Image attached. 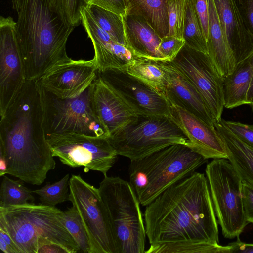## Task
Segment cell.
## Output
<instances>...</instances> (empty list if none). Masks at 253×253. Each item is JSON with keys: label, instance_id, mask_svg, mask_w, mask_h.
Wrapping results in <instances>:
<instances>
[{"label": "cell", "instance_id": "6da1fadb", "mask_svg": "<svg viewBox=\"0 0 253 253\" xmlns=\"http://www.w3.org/2000/svg\"><path fill=\"white\" fill-rule=\"evenodd\" d=\"M150 244L187 242L218 244V221L206 176L196 171L145 206Z\"/></svg>", "mask_w": 253, "mask_h": 253}, {"label": "cell", "instance_id": "7a4b0ae2", "mask_svg": "<svg viewBox=\"0 0 253 253\" xmlns=\"http://www.w3.org/2000/svg\"><path fill=\"white\" fill-rule=\"evenodd\" d=\"M0 153L6 174L27 183L40 185L55 161L47 141L42 87L39 80H26L0 121Z\"/></svg>", "mask_w": 253, "mask_h": 253}, {"label": "cell", "instance_id": "3957f363", "mask_svg": "<svg viewBox=\"0 0 253 253\" xmlns=\"http://www.w3.org/2000/svg\"><path fill=\"white\" fill-rule=\"evenodd\" d=\"M17 32L26 80H39L70 60L66 43L74 27L68 26L53 0H23Z\"/></svg>", "mask_w": 253, "mask_h": 253}, {"label": "cell", "instance_id": "277c9868", "mask_svg": "<svg viewBox=\"0 0 253 253\" xmlns=\"http://www.w3.org/2000/svg\"><path fill=\"white\" fill-rule=\"evenodd\" d=\"M0 228L9 234L20 253H49L56 245L67 253L79 252L65 226L64 212L56 207L31 202L0 207Z\"/></svg>", "mask_w": 253, "mask_h": 253}, {"label": "cell", "instance_id": "5b68a950", "mask_svg": "<svg viewBox=\"0 0 253 253\" xmlns=\"http://www.w3.org/2000/svg\"><path fill=\"white\" fill-rule=\"evenodd\" d=\"M207 161L185 145H171L141 159L130 160L129 182L140 204L146 206Z\"/></svg>", "mask_w": 253, "mask_h": 253}, {"label": "cell", "instance_id": "8992f818", "mask_svg": "<svg viewBox=\"0 0 253 253\" xmlns=\"http://www.w3.org/2000/svg\"><path fill=\"white\" fill-rule=\"evenodd\" d=\"M112 226L118 253H144L146 231L140 203L129 182L104 176L98 188Z\"/></svg>", "mask_w": 253, "mask_h": 253}, {"label": "cell", "instance_id": "52a82bcc", "mask_svg": "<svg viewBox=\"0 0 253 253\" xmlns=\"http://www.w3.org/2000/svg\"><path fill=\"white\" fill-rule=\"evenodd\" d=\"M108 139L117 154L130 161L141 159L169 146L188 140L169 116H138Z\"/></svg>", "mask_w": 253, "mask_h": 253}, {"label": "cell", "instance_id": "ba28073f", "mask_svg": "<svg viewBox=\"0 0 253 253\" xmlns=\"http://www.w3.org/2000/svg\"><path fill=\"white\" fill-rule=\"evenodd\" d=\"M92 88L93 83L79 96L62 99L42 87L45 135L75 133L108 138L109 133L94 110Z\"/></svg>", "mask_w": 253, "mask_h": 253}, {"label": "cell", "instance_id": "9c48e42d", "mask_svg": "<svg viewBox=\"0 0 253 253\" xmlns=\"http://www.w3.org/2000/svg\"><path fill=\"white\" fill-rule=\"evenodd\" d=\"M217 221L224 237L239 235L249 223L245 218L242 182L227 159H214L205 169Z\"/></svg>", "mask_w": 253, "mask_h": 253}, {"label": "cell", "instance_id": "30bf717a", "mask_svg": "<svg viewBox=\"0 0 253 253\" xmlns=\"http://www.w3.org/2000/svg\"><path fill=\"white\" fill-rule=\"evenodd\" d=\"M69 181V201L78 212L86 230L90 253H118L108 214L98 188L80 175H72Z\"/></svg>", "mask_w": 253, "mask_h": 253}, {"label": "cell", "instance_id": "8fae6325", "mask_svg": "<svg viewBox=\"0 0 253 253\" xmlns=\"http://www.w3.org/2000/svg\"><path fill=\"white\" fill-rule=\"evenodd\" d=\"M46 138L53 157L71 167H83L85 172L93 170L107 175L118 155L106 138L75 133L51 134Z\"/></svg>", "mask_w": 253, "mask_h": 253}, {"label": "cell", "instance_id": "7c38bea8", "mask_svg": "<svg viewBox=\"0 0 253 253\" xmlns=\"http://www.w3.org/2000/svg\"><path fill=\"white\" fill-rule=\"evenodd\" d=\"M170 62L199 92L216 121L220 122L224 107L223 78L208 54L185 44Z\"/></svg>", "mask_w": 253, "mask_h": 253}, {"label": "cell", "instance_id": "4fadbf2b", "mask_svg": "<svg viewBox=\"0 0 253 253\" xmlns=\"http://www.w3.org/2000/svg\"><path fill=\"white\" fill-rule=\"evenodd\" d=\"M26 78L19 46L17 23L0 18V116L5 114L22 90Z\"/></svg>", "mask_w": 253, "mask_h": 253}, {"label": "cell", "instance_id": "5bb4252c", "mask_svg": "<svg viewBox=\"0 0 253 253\" xmlns=\"http://www.w3.org/2000/svg\"><path fill=\"white\" fill-rule=\"evenodd\" d=\"M98 74L137 115L170 117L167 98L126 70H98Z\"/></svg>", "mask_w": 253, "mask_h": 253}, {"label": "cell", "instance_id": "9a60e30c", "mask_svg": "<svg viewBox=\"0 0 253 253\" xmlns=\"http://www.w3.org/2000/svg\"><path fill=\"white\" fill-rule=\"evenodd\" d=\"M98 69L93 58L70 60L59 64L39 80L42 87L62 99L76 97L94 82Z\"/></svg>", "mask_w": 253, "mask_h": 253}, {"label": "cell", "instance_id": "2e32d148", "mask_svg": "<svg viewBox=\"0 0 253 253\" xmlns=\"http://www.w3.org/2000/svg\"><path fill=\"white\" fill-rule=\"evenodd\" d=\"M170 118L188 140L187 146L206 159H227L224 144L214 126L176 106L170 104Z\"/></svg>", "mask_w": 253, "mask_h": 253}, {"label": "cell", "instance_id": "e0dca14e", "mask_svg": "<svg viewBox=\"0 0 253 253\" xmlns=\"http://www.w3.org/2000/svg\"><path fill=\"white\" fill-rule=\"evenodd\" d=\"M82 24L92 42L98 70H126L139 58L129 48L119 44L93 20L86 6L81 11Z\"/></svg>", "mask_w": 253, "mask_h": 253}, {"label": "cell", "instance_id": "ac0fdd59", "mask_svg": "<svg viewBox=\"0 0 253 253\" xmlns=\"http://www.w3.org/2000/svg\"><path fill=\"white\" fill-rule=\"evenodd\" d=\"M156 61L166 74L165 96L170 104L180 107L208 125L214 126L216 120L196 89L170 61Z\"/></svg>", "mask_w": 253, "mask_h": 253}, {"label": "cell", "instance_id": "d6986e66", "mask_svg": "<svg viewBox=\"0 0 253 253\" xmlns=\"http://www.w3.org/2000/svg\"><path fill=\"white\" fill-rule=\"evenodd\" d=\"M92 100L95 114L110 136L138 116L98 73L93 82Z\"/></svg>", "mask_w": 253, "mask_h": 253}, {"label": "cell", "instance_id": "ffe728a7", "mask_svg": "<svg viewBox=\"0 0 253 253\" xmlns=\"http://www.w3.org/2000/svg\"><path fill=\"white\" fill-rule=\"evenodd\" d=\"M219 20L236 64L253 52V38L245 28L235 0H213Z\"/></svg>", "mask_w": 253, "mask_h": 253}, {"label": "cell", "instance_id": "44dd1931", "mask_svg": "<svg viewBox=\"0 0 253 253\" xmlns=\"http://www.w3.org/2000/svg\"><path fill=\"white\" fill-rule=\"evenodd\" d=\"M123 19L127 44L138 58L166 61L159 51L161 38L144 18L126 14Z\"/></svg>", "mask_w": 253, "mask_h": 253}, {"label": "cell", "instance_id": "7402d4cb", "mask_svg": "<svg viewBox=\"0 0 253 253\" xmlns=\"http://www.w3.org/2000/svg\"><path fill=\"white\" fill-rule=\"evenodd\" d=\"M208 55L218 72L224 78L233 72L236 63L220 25L213 0H208Z\"/></svg>", "mask_w": 253, "mask_h": 253}, {"label": "cell", "instance_id": "603a6c76", "mask_svg": "<svg viewBox=\"0 0 253 253\" xmlns=\"http://www.w3.org/2000/svg\"><path fill=\"white\" fill-rule=\"evenodd\" d=\"M214 127L224 144L229 161L244 184L253 187V147L231 132L221 122Z\"/></svg>", "mask_w": 253, "mask_h": 253}, {"label": "cell", "instance_id": "cb8c5ba5", "mask_svg": "<svg viewBox=\"0 0 253 253\" xmlns=\"http://www.w3.org/2000/svg\"><path fill=\"white\" fill-rule=\"evenodd\" d=\"M253 74V52L237 64L233 72L223 78L224 107L232 109L248 104L247 94Z\"/></svg>", "mask_w": 253, "mask_h": 253}, {"label": "cell", "instance_id": "d4e9b609", "mask_svg": "<svg viewBox=\"0 0 253 253\" xmlns=\"http://www.w3.org/2000/svg\"><path fill=\"white\" fill-rule=\"evenodd\" d=\"M126 14L144 18L161 38L168 36L169 31L166 0H127Z\"/></svg>", "mask_w": 253, "mask_h": 253}, {"label": "cell", "instance_id": "484cf974", "mask_svg": "<svg viewBox=\"0 0 253 253\" xmlns=\"http://www.w3.org/2000/svg\"><path fill=\"white\" fill-rule=\"evenodd\" d=\"M126 71L165 96L166 74L156 61L139 59Z\"/></svg>", "mask_w": 253, "mask_h": 253}, {"label": "cell", "instance_id": "4316f807", "mask_svg": "<svg viewBox=\"0 0 253 253\" xmlns=\"http://www.w3.org/2000/svg\"><path fill=\"white\" fill-rule=\"evenodd\" d=\"M86 8L101 29L119 44L131 49L126 40L123 16L95 5H86Z\"/></svg>", "mask_w": 253, "mask_h": 253}, {"label": "cell", "instance_id": "83f0119b", "mask_svg": "<svg viewBox=\"0 0 253 253\" xmlns=\"http://www.w3.org/2000/svg\"><path fill=\"white\" fill-rule=\"evenodd\" d=\"M145 253H231L229 245L187 242L150 244Z\"/></svg>", "mask_w": 253, "mask_h": 253}, {"label": "cell", "instance_id": "f1b7e54d", "mask_svg": "<svg viewBox=\"0 0 253 253\" xmlns=\"http://www.w3.org/2000/svg\"><path fill=\"white\" fill-rule=\"evenodd\" d=\"M0 188V207L33 202V192L23 184L20 179L14 180L3 175Z\"/></svg>", "mask_w": 253, "mask_h": 253}, {"label": "cell", "instance_id": "f546056e", "mask_svg": "<svg viewBox=\"0 0 253 253\" xmlns=\"http://www.w3.org/2000/svg\"><path fill=\"white\" fill-rule=\"evenodd\" d=\"M183 39L185 45L188 47L208 54L207 41L202 32L191 0H186Z\"/></svg>", "mask_w": 253, "mask_h": 253}, {"label": "cell", "instance_id": "4dcf8cb0", "mask_svg": "<svg viewBox=\"0 0 253 253\" xmlns=\"http://www.w3.org/2000/svg\"><path fill=\"white\" fill-rule=\"evenodd\" d=\"M69 174H67L59 181L52 184L47 183L32 192L39 196L41 204L55 207L58 204L69 201Z\"/></svg>", "mask_w": 253, "mask_h": 253}, {"label": "cell", "instance_id": "1f68e13d", "mask_svg": "<svg viewBox=\"0 0 253 253\" xmlns=\"http://www.w3.org/2000/svg\"><path fill=\"white\" fill-rule=\"evenodd\" d=\"M63 212L65 226L77 243L79 252L90 253L89 239L78 212L73 206Z\"/></svg>", "mask_w": 253, "mask_h": 253}, {"label": "cell", "instance_id": "d6a6232c", "mask_svg": "<svg viewBox=\"0 0 253 253\" xmlns=\"http://www.w3.org/2000/svg\"><path fill=\"white\" fill-rule=\"evenodd\" d=\"M169 31L168 36L183 39L186 0H166Z\"/></svg>", "mask_w": 253, "mask_h": 253}, {"label": "cell", "instance_id": "836d02e7", "mask_svg": "<svg viewBox=\"0 0 253 253\" xmlns=\"http://www.w3.org/2000/svg\"><path fill=\"white\" fill-rule=\"evenodd\" d=\"M54 4L64 23L69 27L82 23L81 9L86 6L84 0H53Z\"/></svg>", "mask_w": 253, "mask_h": 253}, {"label": "cell", "instance_id": "e575fe53", "mask_svg": "<svg viewBox=\"0 0 253 253\" xmlns=\"http://www.w3.org/2000/svg\"><path fill=\"white\" fill-rule=\"evenodd\" d=\"M185 44L183 39L172 36H166L161 38L159 51L166 61H171Z\"/></svg>", "mask_w": 253, "mask_h": 253}, {"label": "cell", "instance_id": "d590c367", "mask_svg": "<svg viewBox=\"0 0 253 253\" xmlns=\"http://www.w3.org/2000/svg\"><path fill=\"white\" fill-rule=\"evenodd\" d=\"M223 125L243 141L253 147V125L221 120Z\"/></svg>", "mask_w": 253, "mask_h": 253}, {"label": "cell", "instance_id": "8d00e7d4", "mask_svg": "<svg viewBox=\"0 0 253 253\" xmlns=\"http://www.w3.org/2000/svg\"><path fill=\"white\" fill-rule=\"evenodd\" d=\"M86 5H95L114 12L120 16L126 15L127 0H84Z\"/></svg>", "mask_w": 253, "mask_h": 253}, {"label": "cell", "instance_id": "74e56055", "mask_svg": "<svg viewBox=\"0 0 253 253\" xmlns=\"http://www.w3.org/2000/svg\"><path fill=\"white\" fill-rule=\"evenodd\" d=\"M244 26L253 38V0H235Z\"/></svg>", "mask_w": 253, "mask_h": 253}, {"label": "cell", "instance_id": "f35d334b", "mask_svg": "<svg viewBox=\"0 0 253 253\" xmlns=\"http://www.w3.org/2000/svg\"><path fill=\"white\" fill-rule=\"evenodd\" d=\"M191 1L200 22L202 32L206 41H207L209 30L208 0H191Z\"/></svg>", "mask_w": 253, "mask_h": 253}, {"label": "cell", "instance_id": "ab89813d", "mask_svg": "<svg viewBox=\"0 0 253 253\" xmlns=\"http://www.w3.org/2000/svg\"><path fill=\"white\" fill-rule=\"evenodd\" d=\"M242 191L246 219L248 223H253V187L242 183Z\"/></svg>", "mask_w": 253, "mask_h": 253}, {"label": "cell", "instance_id": "60d3db41", "mask_svg": "<svg viewBox=\"0 0 253 253\" xmlns=\"http://www.w3.org/2000/svg\"><path fill=\"white\" fill-rule=\"evenodd\" d=\"M229 245L231 247V253H253V244L242 242L239 238Z\"/></svg>", "mask_w": 253, "mask_h": 253}, {"label": "cell", "instance_id": "b9f144b4", "mask_svg": "<svg viewBox=\"0 0 253 253\" xmlns=\"http://www.w3.org/2000/svg\"><path fill=\"white\" fill-rule=\"evenodd\" d=\"M0 237H1L9 248L11 253H20L19 250L9 234L3 229L0 228Z\"/></svg>", "mask_w": 253, "mask_h": 253}, {"label": "cell", "instance_id": "7bdbcfd3", "mask_svg": "<svg viewBox=\"0 0 253 253\" xmlns=\"http://www.w3.org/2000/svg\"><path fill=\"white\" fill-rule=\"evenodd\" d=\"M7 164L3 155L0 153V176H3L6 174Z\"/></svg>", "mask_w": 253, "mask_h": 253}, {"label": "cell", "instance_id": "ee69618b", "mask_svg": "<svg viewBox=\"0 0 253 253\" xmlns=\"http://www.w3.org/2000/svg\"><path fill=\"white\" fill-rule=\"evenodd\" d=\"M247 102L248 104L253 106V74L251 84L247 94Z\"/></svg>", "mask_w": 253, "mask_h": 253}, {"label": "cell", "instance_id": "f6af8a7d", "mask_svg": "<svg viewBox=\"0 0 253 253\" xmlns=\"http://www.w3.org/2000/svg\"><path fill=\"white\" fill-rule=\"evenodd\" d=\"M0 249L4 253H11L9 248L1 237H0Z\"/></svg>", "mask_w": 253, "mask_h": 253}, {"label": "cell", "instance_id": "bcb514c9", "mask_svg": "<svg viewBox=\"0 0 253 253\" xmlns=\"http://www.w3.org/2000/svg\"><path fill=\"white\" fill-rule=\"evenodd\" d=\"M12 3V8L18 12L22 5L23 0H10Z\"/></svg>", "mask_w": 253, "mask_h": 253}]
</instances>
